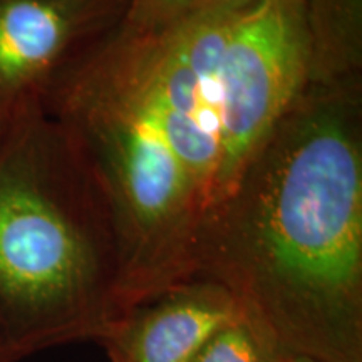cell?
Wrapping results in <instances>:
<instances>
[{
  "instance_id": "1",
  "label": "cell",
  "mask_w": 362,
  "mask_h": 362,
  "mask_svg": "<svg viewBox=\"0 0 362 362\" xmlns=\"http://www.w3.org/2000/svg\"><path fill=\"white\" fill-rule=\"evenodd\" d=\"M193 277L288 354L362 362V81L307 86L206 215Z\"/></svg>"
},
{
  "instance_id": "2",
  "label": "cell",
  "mask_w": 362,
  "mask_h": 362,
  "mask_svg": "<svg viewBox=\"0 0 362 362\" xmlns=\"http://www.w3.org/2000/svg\"><path fill=\"white\" fill-rule=\"evenodd\" d=\"M119 250L98 171L44 111L0 136V352L96 341L119 319Z\"/></svg>"
},
{
  "instance_id": "3",
  "label": "cell",
  "mask_w": 362,
  "mask_h": 362,
  "mask_svg": "<svg viewBox=\"0 0 362 362\" xmlns=\"http://www.w3.org/2000/svg\"><path fill=\"white\" fill-rule=\"evenodd\" d=\"M98 171L119 250V317L193 277L205 205L107 35L44 106Z\"/></svg>"
},
{
  "instance_id": "4",
  "label": "cell",
  "mask_w": 362,
  "mask_h": 362,
  "mask_svg": "<svg viewBox=\"0 0 362 362\" xmlns=\"http://www.w3.org/2000/svg\"><path fill=\"white\" fill-rule=\"evenodd\" d=\"M129 0H0V136L123 24ZM45 112V111H44Z\"/></svg>"
},
{
  "instance_id": "5",
  "label": "cell",
  "mask_w": 362,
  "mask_h": 362,
  "mask_svg": "<svg viewBox=\"0 0 362 362\" xmlns=\"http://www.w3.org/2000/svg\"><path fill=\"white\" fill-rule=\"evenodd\" d=\"M242 315L226 288L192 277L121 315L99 344L110 362H193L220 329Z\"/></svg>"
},
{
  "instance_id": "6",
  "label": "cell",
  "mask_w": 362,
  "mask_h": 362,
  "mask_svg": "<svg viewBox=\"0 0 362 362\" xmlns=\"http://www.w3.org/2000/svg\"><path fill=\"white\" fill-rule=\"evenodd\" d=\"M309 84L362 81V0H305Z\"/></svg>"
},
{
  "instance_id": "7",
  "label": "cell",
  "mask_w": 362,
  "mask_h": 362,
  "mask_svg": "<svg viewBox=\"0 0 362 362\" xmlns=\"http://www.w3.org/2000/svg\"><path fill=\"white\" fill-rule=\"evenodd\" d=\"M287 354L242 315L220 329L193 362H284Z\"/></svg>"
},
{
  "instance_id": "8",
  "label": "cell",
  "mask_w": 362,
  "mask_h": 362,
  "mask_svg": "<svg viewBox=\"0 0 362 362\" xmlns=\"http://www.w3.org/2000/svg\"><path fill=\"white\" fill-rule=\"evenodd\" d=\"M232 0H129L121 27L136 34H153L183 24Z\"/></svg>"
},
{
  "instance_id": "9",
  "label": "cell",
  "mask_w": 362,
  "mask_h": 362,
  "mask_svg": "<svg viewBox=\"0 0 362 362\" xmlns=\"http://www.w3.org/2000/svg\"><path fill=\"white\" fill-rule=\"evenodd\" d=\"M284 362H320V361H315L312 359V357H307L302 354H287L285 356Z\"/></svg>"
},
{
  "instance_id": "10",
  "label": "cell",
  "mask_w": 362,
  "mask_h": 362,
  "mask_svg": "<svg viewBox=\"0 0 362 362\" xmlns=\"http://www.w3.org/2000/svg\"><path fill=\"white\" fill-rule=\"evenodd\" d=\"M0 362H7V361H6V357L2 356V352H0Z\"/></svg>"
}]
</instances>
